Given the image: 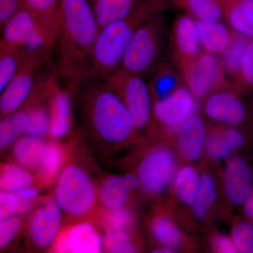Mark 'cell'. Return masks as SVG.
I'll return each instance as SVG.
<instances>
[{
    "label": "cell",
    "instance_id": "cell-1",
    "mask_svg": "<svg viewBox=\"0 0 253 253\" xmlns=\"http://www.w3.org/2000/svg\"><path fill=\"white\" fill-rule=\"evenodd\" d=\"M59 70L61 76L83 81L90 76L91 54L100 28L86 0H59Z\"/></svg>",
    "mask_w": 253,
    "mask_h": 253
},
{
    "label": "cell",
    "instance_id": "cell-2",
    "mask_svg": "<svg viewBox=\"0 0 253 253\" xmlns=\"http://www.w3.org/2000/svg\"><path fill=\"white\" fill-rule=\"evenodd\" d=\"M85 89L86 111L100 137L110 143L126 140L135 128L134 120L119 96L103 80L94 78Z\"/></svg>",
    "mask_w": 253,
    "mask_h": 253
},
{
    "label": "cell",
    "instance_id": "cell-3",
    "mask_svg": "<svg viewBox=\"0 0 253 253\" xmlns=\"http://www.w3.org/2000/svg\"><path fill=\"white\" fill-rule=\"evenodd\" d=\"M147 17L145 10L135 11L100 28L91 54L89 78L104 79L121 67L134 32Z\"/></svg>",
    "mask_w": 253,
    "mask_h": 253
},
{
    "label": "cell",
    "instance_id": "cell-4",
    "mask_svg": "<svg viewBox=\"0 0 253 253\" xmlns=\"http://www.w3.org/2000/svg\"><path fill=\"white\" fill-rule=\"evenodd\" d=\"M96 193L89 175L82 168L69 166L60 174L55 191V201L63 212L81 217L90 212Z\"/></svg>",
    "mask_w": 253,
    "mask_h": 253
},
{
    "label": "cell",
    "instance_id": "cell-5",
    "mask_svg": "<svg viewBox=\"0 0 253 253\" xmlns=\"http://www.w3.org/2000/svg\"><path fill=\"white\" fill-rule=\"evenodd\" d=\"M103 80L123 100L136 129L146 127L152 114V104L150 87L141 76L120 68Z\"/></svg>",
    "mask_w": 253,
    "mask_h": 253
},
{
    "label": "cell",
    "instance_id": "cell-6",
    "mask_svg": "<svg viewBox=\"0 0 253 253\" xmlns=\"http://www.w3.org/2000/svg\"><path fill=\"white\" fill-rule=\"evenodd\" d=\"M163 30L156 18L145 20L134 32L121 68L139 76L149 71L161 52Z\"/></svg>",
    "mask_w": 253,
    "mask_h": 253
},
{
    "label": "cell",
    "instance_id": "cell-7",
    "mask_svg": "<svg viewBox=\"0 0 253 253\" xmlns=\"http://www.w3.org/2000/svg\"><path fill=\"white\" fill-rule=\"evenodd\" d=\"M47 55L48 53H42L25 58L16 76L1 92V116H9L18 111L31 96L36 84L37 71L44 63Z\"/></svg>",
    "mask_w": 253,
    "mask_h": 253
},
{
    "label": "cell",
    "instance_id": "cell-8",
    "mask_svg": "<svg viewBox=\"0 0 253 253\" xmlns=\"http://www.w3.org/2000/svg\"><path fill=\"white\" fill-rule=\"evenodd\" d=\"M181 71L190 91L196 97H204L224 84L222 62L211 53L200 54Z\"/></svg>",
    "mask_w": 253,
    "mask_h": 253
},
{
    "label": "cell",
    "instance_id": "cell-9",
    "mask_svg": "<svg viewBox=\"0 0 253 253\" xmlns=\"http://www.w3.org/2000/svg\"><path fill=\"white\" fill-rule=\"evenodd\" d=\"M176 161L169 149L160 148L151 151L139 166L138 178L149 194L162 192L174 176Z\"/></svg>",
    "mask_w": 253,
    "mask_h": 253
},
{
    "label": "cell",
    "instance_id": "cell-10",
    "mask_svg": "<svg viewBox=\"0 0 253 253\" xmlns=\"http://www.w3.org/2000/svg\"><path fill=\"white\" fill-rule=\"evenodd\" d=\"M53 244L54 252L57 253H96L104 248L97 229L88 222L80 223L63 231Z\"/></svg>",
    "mask_w": 253,
    "mask_h": 253
},
{
    "label": "cell",
    "instance_id": "cell-11",
    "mask_svg": "<svg viewBox=\"0 0 253 253\" xmlns=\"http://www.w3.org/2000/svg\"><path fill=\"white\" fill-rule=\"evenodd\" d=\"M196 106L194 95L184 87H179L166 99L155 104L154 113L158 121L171 128H178L194 115Z\"/></svg>",
    "mask_w": 253,
    "mask_h": 253
},
{
    "label": "cell",
    "instance_id": "cell-12",
    "mask_svg": "<svg viewBox=\"0 0 253 253\" xmlns=\"http://www.w3.org/2000/svg\"><path fill=\"white\" fill-rule=\"evenodd\" d=\"M61 210L56 201H46L32 216L29 235L33 244L38 248H45L54 243L59 231Z\"/></svg>",
    "mask_w": 253,
    "mask_h": 253
},
{
    "label": "cell",
    "instance_id": "cell-13",
    "mask_svg": "<svg viewBox=\"0 0 253 253\" xmlns=\"http://www.w3.org/2000/svg\"><path fill=\"white\" fill-rule=\"evenodd\" d=\"M253 172L244 158H233L224 173V190L229 202L235 206L244 204L251 196L253 185Z\"/></svg>",
    "mask_w": 253,
    "mask_h": 253
},
{
    "label": "cell",
    "instance_id": "cell-14",
    "mask_svg": "<svg viewBox=\"0 0 253 253\" xmlns=\"http://www.w3.org/2000/svg\"><path fill=\"white\" fill-rule=\"evenodd\" d=\"M173 40L180 68L201 54V43L197 21L190 16L178 18L173 30Z\"/></svg>",
    "mask_w": 253,
    "mask_h": 253
},
{
    "label": "cell",
    "instance_id": "cell-15",
    "mask_svg": "<svg viewBox=\"0 0 253 253\" xmlns=\"http://www.w3.org/2000/svg\"><path fill=\"white\" fill-rule=\"evenodd\" d=\"M39 23L38 17L25 6H21L1 26V44L21 50Z\"/></svg>",
    "mask_w": 253,
    "mask_h": 253
},
{
    "label": "cell",
    "instance_id": "cell-16",
    "mask_svg": "<svg viewBox=\"0 0 253 253\" xmlns=\"http://www.w3.org/2000/svg\"><path fill=\"white\" fill-rule=\"evenodd\" d=\"M205 110L211 119L231 126L241 124L246 116L244 104L229 91H221L211 96L206 102Z\"/></svg>",
    "mask_w": 253,
    "mask_h": 253
},
{
    "label": "cell",
    "instance_id": "cell-17",
    "mask_svg": "<svg viewBox=\"0 0 253 253\" xmlns=\"http://www.w3.org/2000/svg\"><path fill=\"white\" fill-rule=\"evenodd\" d=\"M204 121L193 115L178 127V149L185 159L196 161L202 154L206 142Z\"/></svg>",
    "mask_w": 253,
    "mask_h": 253
},
{
    "label": "cell",
    "instance_id": "cell-18",
    "mask_svg": "<svg viewBox=\"0 0 253 253\" xmlns=\"http://www.w3.org/2000/svg\"><path fill=\"white\" fill-rule=\"evenodd\" d=\"M50 99L49 134L53 139H61L69 132L72 125V108L67 91L52 87Z\"/></svg>",
    "mask_w": 253,
    "mask_h": 253
},
{
    "label": "cell",
    "instance_id": "cell-19",
    "mask_svg": "<svg viewBox=\"0 0 253 253\" xmlns=\"http://www.w3.org/2000/svg\"><path fill=\"white\" fill-rule=\"evenodd\" d=\"M139 184V178L131 174L111 176L106 179L101 186L100 201L107 209L123 207L128 195Z\"/></svg>",
    "mask_w": 253,
    "mask_h": 253
},
{
    "label": "cell",
    "instance_id": "cell-20",
    "mask_svg": "<svg viewBox=\"0 0 253 253\" xmlns=\"http://www.w3.org/2000/svg\"><path fill=\"white\" fill-rule=\"evenodd\" d=\"M46 146L42 139L26 135L15 142L13 156L18 165L23 168H38Z\"/></svg>",
    "mask_w": 253,
    "mask_h": 253
},
{
    "label": "cell",
    "instance_id": "cell-21",
    "mask_svg": "<svg viewBox=\"0 0 253 253\" xmlns=\"http://www.w3.org/2000/svg\"><path fill=\"white\" fill-rule=\"evenodd\" d=\"M201 45L211 54H222L230 42L231 33L218 22L197 21Z\"/></svg>",
    "mask_w": 253,
    "mask_h": 253
},
{
    "label": "cell",
    "instance_id": "cell-22",
    "mask_svg": "<svg viewBox=\"0 0 253 253\" xmlns=\"http://www.w3.org/2000/svg\"><path fill=\"white\" fill-rule=\"evenodd\" d=\"M135 0H96L94 11L96 21L101 28L132 12Z\"/></svg>",
    "mask_w": 253,
    "mask_h": 253
},
{
    "label": "cell",
    "instance_id": "cell-23",
    "mask_svg": "<svg viewBox=\"0 0 253 253\" xmlns=\"http://www.w3.org/2000/svg\"><path fill=\"white\" fill-rule=\"evenodd\" d=\"M249 38L239 33H231L229 45L222 53V65L224 71L231 76H239Z\"/></svg>",
    "mask_w": 253,
    "mask_h": 253
},
{
    "label": "cell",
    "instance_id": "cell-24",
    "mask_svg": "<svg viewBox=\"0 0 253 253\" xmlns=\"http://www.w3.org/2000/svg\"><path fill=\"white\" fill-rule=\"evenodd\" d=\"M28 121V111H17L4 116L0 123V148L6 149L25 133Z\"/></svg>",
    "mask_w": 253,
    "mask_h": 253
},
{
    "label": "cell",
    "instance_id": "cell-25",
    "mask_svg": "<svg viewBox=\"0 0 253 253\" xmlns=\"http://www.w3.org/2000/svg\"><path fill=\"white\" fill-rule=\"evenodd\" d=\"M199 172L191 166H186L178 172L174 178V189L178 199L183 204L192 206L199 189Z\"/></svg>",
    "mask_w": 253,
    "mask_h": 253
},
{
    "label": "cell",
    "instance_id": "cell-26",
    "mask_svg": "<svg viewBox=\"0 0 253 253\" xmlns=\"http://www.w3.org/2000/svg\"><path fill=\"white\" fill-rule=\"evenodd\" d=\"M33 181L34 179L31 173L19 165L6 164L1 167V191L15 193L18 190L31 186Z\"/></svg>",
    "mask_w": 253,
    "mask_h": 253
},
{
    "label": "cell",
    "instance_id": "cell-27",
    "mask_svg": "<svg viewBox=\"0 0 253 253\" xmlns=\"http://www.w3.org/2000/svg\"><path fill=\"white\" fill-rule=\"evenodd\" d=\"M63 150L59 144H46L41 163L37 169L44 182H51L59 174L63 162Z\"/></svg>",
    "mask_w": 253,
    "mask_h": 253
},
{
    "label": "cell",
    "instance_id": "cell-28",
    "mask_svg": "<svg viewBox=\"0 0 253 253\" xmlns=\"http://www.w3.org/2000/svg\"><path fill=\"white\" fill-rule=\"evenodd\" d=\"M151 231L155 239L163 247L173 251L181 246L182 236L180 231L169 218H156L151 224Z\"/></svg>",
    "mask_w": 253,
    "mask_h": 253
},
{
    "label": "cell",
    "instance_id": "cell-29",
    "mask_svg": "<svg viewBox=\"0 0 253 253\" xmlns=\"http://www.w3.org/2000/svg\"><path fill=\"white\" fill-rule=\"evenodd\" d=\"M25 59L20 50L12 49L1 44L0 54V91L12 81Z\"/></svg>",
    "mask_w": 253,
    "mask_h": 253
},
{
    "label": "cell",
    "instance_id": "cell-30",
    "mask_svg": "<svg viewBox=\"0 0 253 253\" xmlns=\"http://www.w3.org/2000/svg\"><path fill=\"white\" fill-rule=\"evenodd\" d=\"M216 198L215 186L212 178L204 174L201 177L199 189L192 205L195 216L200 219L206 217L215 202Z\"/></svg>",
    "mask_w": 253,
    "mask_h": 253
},
{
    "label": "cell",
    "instance_id": "cell-31",
    "mask_svg": "<svg viewBox=\"0 0 253 253\" xmlns=\"http://www.w3.org/2000/svg\"><path fill=\"white\" fill-rule=\"evenodd\" d=\"M49 110L44 106H36L28 110V121L25 134L42 139L49 133Z\"/></svg>",
    "mask_w": 253,
    "mask_h": 253
},
{
    "label": "cell",
    "instance_id": "cell-32",
    "mask_svg": "<svg viewBox=\"0 0 253 253\" xmlns=\"http://www.w3.org/2000/svg\"><path fill=\"white\" fill-rule=\"evenodd\" d=\"M184 2L198 21L216 23L221 18V8L215 0H184Z\"/></svg>",
    "mask_w": 253,
    "mask_h": 253
},
{
    "label": "cell",
    "instance_id": "cell-33",
    "mask_svg": "<svg viewBox=\"0 0 253 253\" xmlns=\"http://www.w3.org/2000/svg\"><path fill=\"white\" fill-rule=\"evenodd\" d=\"M152 89L158 98V101L166 99L179 88V79L170 68L158 70L153 79Z\"/></svg>",
    "mask_w": 253,
    "mask_h": 253
},
{
    "label": "cell",
    "instance_id": "cell-34",
    "mask_svg": "<svg viewBox=\"0 0 253 253\" xmlns=\"http://www.w3.org/2000/svg\"><path fill=\"white\" fill-rule=\"evenodd\" d=\"M228 21L236 33L248 38H253V26L246 18L241 0L233 1L226 10Z\"/></svg>",
    "mask_w": 253,
    "mask_h": 253
},
{
    "label": "cell",
    "instance_id": "cell-35",
    "mask_svg": "<svg viewBox=\"0 0 253 253\" xmlns=\"http://www.w3.org/2000/svg\"><path fill=\"white\" fill-rule=\"evenodd\" d=\"M132 213L123 207L107 209L102 214V222L106 231H127L133 223Z\"/></svg>",
    "mask_w": 253,
    "mask_h": 253
},
{
    "label": "cell",
    "instance_id": "cell-36",
    "mask_svg": "<svg viewBox=\"0 0 253 253\" xmlns=\"http://www.w3.org/2000/svg\"><path fill=\"white\" fill-rule=\"evenodd\" d=\"M103 246L109 253H134L136 251L127 231H106Z\"/></svg>",
    "mask_w": 253,
    "mask_h": 253
},
{
    "label": "cell",
    "instance_id": "cell-37",
    "mask_svg": "<svg viewBox=\"0 0 253 253\" xmlns=\"http://www.w3.org/2000/svg\"><path fill=\"white\" fill-rule=\"evenodd\" d=\"M59 0H23L22 6L31 11L40 21H50L59 17Z\"/></svg>",
    "mask_w": 253,
    "mask_h": 253
},
{
    "label": "cell",
    "instance_id": "cell-38",
    "mask_svg": "<svg viewBox=\"0 0 253 253\" xmlns=\"http://www.w3.org/2000/svg\"><path fill=\"white\" fill-rule=\"evenodd\" d=\"M232 240L238 252L253 253V226L247 223H239L232 231Z\"/></svg>",
    "mask_w": 253,
    "mask_h": 253
},
{
    "label": "cell",
    "instance_id": "cell-39",
    "mask_svg": "<svg viewBox=\"0 0 253 253\" xmlns=\"http://www.w3.org/2000/svg\"><path fill=\"white\" fill-rule=\"evenodd\" d=\"M206 151L212 160L219 161L230 156L232 150L226 144L222 132H212L206 139Z\"/></svg>",
    "mask_w": 253,
    "mask_h": 253
},
{
    "label": "cell",
    "instance_id": "cell-40",
    "mask_svg": "<svg viewBox=\"0 0 253 253\" xmlns=\"http://www.w3.org/2000/svg\"><path fill=\"white\" fill-rule=\"evenodd\" d=\"M0 221V248L2 249L17 235L21 229V221L19 217L13 216Z\"/></svg>",
    "mask_w": 253,
    "mask_h": 253
},
{
    "label": "cell",
    "instance_id": "cell-41",
    "mask_svg": "<svg viewBox=\"0 0 253 253\" xmlns=\"http://www.w3.org/2000/svg\"><path fill=\"white\" fill-rule=\"evenodd\" d=\"M20 213V201L14 192L0 193V221L16 216Z\"/></svg>",
    "mask_w": 253,
    "mask_h": 253
},
{
    "label": "cell",
    "instance_id": "cell-42",
    "mask_svg": "<svg viewBox=\"0 0 253 253\" xmlns=\"http://www.w3.org/2000/svg\"><path fill=\"white\" fill-rule=\"evenodd\" d=\"M239 76L246 84H253V41L245 52Z\"/></svg>",
    "mask_w": 253,
    "mask_h": 253
},
{
    "label": "cell",
    "instance_id": "cell-43",
    "mask_svg": "<svg viewBox=\"0 0 253 253\" xmlns=\"http://www.w3.org/2000/svg\"><path fill=\"white\" fill-rule=\"evenodd\" d=\"M20 201V213L25 212L31 208L33 201L36 199L38 191L36 188L29 186L15 192Z\"/></svg>",
    "mask_w": 253,
    "mask_h": 253
},
{
    "label": "cell",
    "instance_id": "cell-44",
    "mask_svg": "<svg viewBox=\"0 0 253 253\" xmlns=\"http://www.w3.org/2000/svg\"><path fill=\"white\" fill-rule=\"evenodd\" d=\"M23 0H0V22L4 23L22 6Z\"/></svg>",
    "mask_w": 253,
    "mask_h": 253
},
{
    "label": "cell",
    "instance_id": "cell-45",
    "mask_svg": "<svg viewBox=\"0 0 253 253\" xmlns=\"http://www.w3.org/2000/svg\"><path fill=\"white\" fill-rule=\"evenodd\" d=\"M222 134L226 144L232 150V151L239 149L244 144V136L241 134L240 131L236 130L235 129L231 128V129H226V130L223 131Z\"/></svg>",
    "mask_w": 253,
    "mask_h": 253
},
{
    "label": "cell",
    "instance_id": "cell-46",
    "mask_svg": "<svg viewBox=\"0 0 253 253\" xmlns=\"http://www.w3.org/2000/svg\"><path fill=\"white\" fill-rule=\"evenodd\" d=\"M214 248L218 253H237L234 241L230 238L224 235H219L214 241Z\"/></svg>",
    "mask_w": 253,
    "mask_h": 253
},
{
    "label": "cell",
    "instance_id": "cell-47",
    "mask_svg": "<svg viewBox=\"0 0 253 253\" xmlns=\"http://www.w3.org/2000/svg\"><path fill=\"white\" fill-rule=\"evenodd\" d=\"M246 18L253 26V0H241Z\"/></svg>",
    "mask_w": 253,
    "mask_h": 253
},
{
    "label": "cell",
    "instance_id": "cell-48",
    "mask_svg": "<svg viewBox=\"0 0 253 253\" xmlns=\"http://www.w3.org/2000/svg\"><path fill=\"white\" fill-rule=\"evenodd\" d=\"M244 212L246 216L253 219V197L250 196L244 203Z\"/></svg>",
    "mask_w": 253,
    "mask_h": 253
},
{
    "label": "cell",
    "instance_id": "cell-49",
    "mask_svg": "<svg viewBox=\"0 0 253 253\" xmlns=\"http://www.w3.org/2000/svg\"><path fill=\"white\" fill-rule=\"evenodd\" d=\"M172 250L168 249V248L163 247L161 249L155 250L154 253H172Z\"/></svg>",
    "mask_w": 253,
    "mask_h": 253
}]
</instances>
